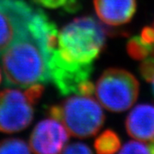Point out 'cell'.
Segmentation results:
<instances>
[{
	"label": "cell",
	"mask_w": 154,
	"mask_h": 154,
	"mask_svg": "<svg viewBox=\"0 0 154 154\" xmlns=\"http://www.w3.org/2000/svg\"><path fill=\"white\" fill-rule=\"evenodd\" d=\"M140 37L146 44H154V28H151V27L144 28L140 33Z\"/></svg>",
	"instance_id": "cell-18"
},
{
	"label": "cell",
	"mask_w": 154,
	"mask_h": 154,
	"mask_svg": "<svg viewBox=\"0 0 154 154\" xmlns=\"http://www.w3.org/2000/svg\"><path fill=\"white\" fill-rule=\"evenodd\" d=\"M96 14L102 22L113 27L129 22L135 14L136 0H94Z\"/></svg>",
	"instance_id": "cell-8"
},
{
	"label": "cell",
	"mask_w": 154,
	"mask_h": 154,
	"mask_svg": "<svg viewBox=\"0 0 154 154\" xmlns=\"http://www.w3.org/2000/svg\"><path fill=\"white\" fill-rule=\"evenodd\" d=\"M51 118L65 127L69 134L77 138L92 137L105 122L104 111L92 96H72L60 105L50 108Z\"/></svg>",
	"instance_id": "cell-3"
},
{
	"label": "cell",
	"mask_w": 154,
	"mask_h": 154,
	"mask_svg": "<svg viewBox=\"0 0 154 154\" xmlns=\"http://www.w3.org/2000/svg\"><path fill=\"white\" fill-rule=\"evenodd\" d=\"M140 93V83L133 74L122 69L110 68L99 77L95 94L100 105L112 112L131 108Z\"/></svg>",
	"instance_id": "cell-4"
},
{
	"label": "cell",
	"mask_w": 154,
	"mask_h": 154,
	"mask_svg": "<svg viewBox=\"0 0 154 154\" xmlns=\"http://www.w3.org/2000/svg\"><path fill=\"white\" fill-rule=\"evenodd\" d=\"M121 147V140L117 134L110 129L105 130L95 140L94 148L99 154L117 152Z\"/></svg>",
	"instance_id": "cell-11"
},
{
	"label": "cell",
	"mask_w": 154,
	"mask_h": 154,
	"mask_svg": "<svg viewBox=\"0 0 154 154\" xmlns=\"http://www.w3.org/2000/svg\"><path fill=\"white\" fill-rule=\"evenodd\" d=\"M152 45L145 43L140 36H134L127 43V52L134 60L142 61L151 55Z\"/></svg>",
	"instance_id": "cell-12"
},
{
	"label": "cell",
	"mask_w": 154,
	"mask_h": 154,
	"mask_svg": "<svg viewBox=\"0 0 154 154\" xmlns=\"http://www.w3.org/2000/svg\"><path fill=\"white\" fill-rule=\"evenodd\" d=\"M140 72L145 81L152 82L154 80V57H148L142 60L140 66Z\"/></svg>",
	"instance_id": "cell-15"
},
{
	"label": "cell",
	"mask_w": 154,
	"mask_h": 154,
	"mask_svg": "<svg viewBox=\"0 0 154 154\" xmlns=\"http://www.w3.org/2000/svg\"><path fill=\"white\" fill-rule=\"evenodd\" d=\"M94 64H74L67 63L57 54L56 48L50 56L48 70L50 80L61 95L76 94L79 87L89 80Z\"/></svg>",
	"instance_id": "cell-6"
},
{
	"label": "cell",
	"mask_w": 154,
	"mask_h": 154,
	"mask_svg": "<svg viewBox=\"0 0 154 154\" xmlns=\"http://www.w3.org/2000/svg\"><path fill=\"white\" fill-rule=\"evenodd\" d=\"M33 105L25 92H0V132H18L28 127L33 118Z\"/></svg>",
	"instance_id": "cell-5"
},
{
	"label": "cell",
	"mask_w": 154,
	"mask_h": 154,
	"mask_svg": "<svg viewBox=\"0 0 154 154\" xmlns=\"http://www.w3.org/2000/svg\"><path fill=\"white\" fill-rule=\"evenodd\" d=\"M152 92H153V95H154V80H153V82H152Z\"/></svg>",
	"instance_id": "cell-21"
},
{
	"label": "cell",
	"mask_w": 154,
	"mask_h": 154,
	"mask_svg": "<svg viewBox=\"0 0 154 154\" xmlns=\"http://www.w3.org/2000/svg\"><path fill=\"white\" fill-rule=\"evenodd\" d=\"M0 82H1V73H0Z\"/></svg>",
	"instance_id": "cell-22"
},
{
	"label": "cell",
	"mask_w": 154,
	"mask_h": 154,
	"mask_svg": "<svg viewBox=\"0 0 154 154\" xmlns=\"http://www.w3.org/2000/svg\"><path fill=\"white\" fill-rule=\"evenodd\" d=\"M63 153H82L88 154L92 153V150L89 148V146L82 143H74L70 144L69 146H64L61 151Z\"/></svg>",
	"instance_id": "cell-17"
},
{
	"label": "cell",
	"mask_w": 154,
	"mask_h": 154,
	"mask_svg": "<svg viewBox=\"0 0 154 154\" xmlns=\"http://www.w3.org/2000/svg\"><path fill=\"white\" fill-rule=\"evenodd\" d=\"M151 151H152V153H154V140L152 142V145L151 146Z\"/></svg>",
	"instance_id": "cell-20"
},
{
	"label": "cell",
	"mask_w": 154,
	"mask_h": 154,
	"mask_svg": "<svg viewBox=\"0 0 154 154\" xmlns=\"http://www.w3.org/2000/svg\"><path fill=\"white\" fill-rule=\"evenodd\" d=\"M33 1L46 8H51H51L55 9L64 5L67 2V0H33Z\"/></svg>",
	"instance_id": "cell-19"
},
{
	"label": "cell",
	"mask_w": 154,
	"mask_h": 154,
	"mask_svg": "<svg viewBox=\"0 0 154 154\" xmlns=\"http://www.w3.org/2000/svg\"><path fill=\"white\" fill-rule=\"evenodd\" d=\"M44 87L40 84H33L29 86L28 88L25 91V93L28 97V99L31 100V102L34 105L38 101V99L41 98L43 92H44Z\"/></svg>",
	"instance_id": "cell-16"
},
{
	"label": "cell",
	"mask_w": 154,
	"mask_h": 154,
	"mask_svg": "<svg viewBox=\"0 0 154 154\" xmlns=\"http://www.w3.org/2000/svg\"><path fill=\"white\" fill-rule=\"evenodd\" d=\"M128 134L141 141L154 140V105H136L128 115L125 122Z\"/></svg>",
	"instance_id": "cell-9"
},
{
	"label": "cell",
	"mask_w": 154,
	"mask_h": 154,
	"mask_svg": "<svg viewBox=\"0 0 154 154\" xmlns=\"http://www.w3.org/2000/svg\"><path fill=\"white\" fill-rule=\"evenodd\" d=\"M56 25L40 14H32L19 27L16 38L2 53L7 82L27 88L50 81L48 60L57 48Z\"/></svg>",
	"instance_id": "cell-1"
},
{
	"label": "cell",
	"mask_w": 154,
	"mask_h": 154,
	"mask_svg": "<svg viewBox=\"0 0 154 154\" xmlns=\"http://www.w3.org/2000/svg\"><path fill=\"white\" fill-rule=\"evenodd\" d=\"M31 150L21 139H6L0 141V153H29Z\"/></svg>",
	"instance_id": "cell-13"
},
{
	"label": "cell",
	"mask_w": 154,
	"mask_h": 154,
	"mask_svg": "<svg viewBox=\"0 0 154 154\" xmlns=\"http://www.w3.org/2000/svg\"><path fill=\"white\" fill-rule=\"evenodd\" d=\"M33 11L28 4L11 12L0 9V54L12 44L19 27L28 21Z\"/></svg>",
	"instance_id": "cell-10"
},
{
	"label": "cell",
	"mask_w": 154,
	"mask_h": 154,
	"mask_svg": "<svg viewBox=\"0 0 154 154\" xmlns=\"http://www.w3.org/2000/svg\"><path fill=\"white\" fill-rule=\"evenodd\" d=\"M107 31L96 19L73 20L57 35V51L63 60L74 64H94L104 51Z\"/></svg>",
	"instance_id": "cell-2"
},
{
	"label": "cell",
	"mask_w": 154,
	"mask_h": 154,
	"mask_svg": "<svg viewBox=\"0 0 154 154\" xmlns=\"http://www.w3.org/2000/svg\"><path fill=\"white\" fill-rule=\"evenodd\" d=\"M69 140V132L60 122L46 119L38 122L30 136L29 147L35 153H57Z\"/></svg>",
	"instance_id": "cell-7"
},
{
	"label": "cell",
	"mask_w": 154,
	"mask_h": 154,
	"mask_svg": "<svg viewBox=\"0 0 154 154\" xmlns=\"http://www.w3.org/2000/svg\"><path fill=\"white\" fill-rule=\"evenodd\" d=\"M119 153H152L151 146H147L141 140H131L126 143L119 151Z\"/></svg>",
	"instance_id": "cell-14"
}]
</instances>
